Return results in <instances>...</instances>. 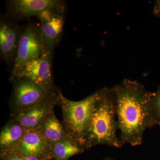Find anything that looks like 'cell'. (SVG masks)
<instances>
[{
	"mask_svg": "<svg viewBox=\"0 0 160 160\" xmlns=\"http://www.w3.org/2000/svg\"><path fill=\"white\" fill-rule=\"evenodd\" d=\"M120 138L123 144L132 146L142 145L146 129L155 126L149 112V103L153 92L139 82L125 79L112 87Z\"/></svg>",
	"mask_w": 160,
	"mask_h": 160,
	"instance_id": "6da1fadb",
	"label": "cell"
},
{
	"mask_svg": "<svg viewBox=\"0 0 160 160\" xmlns=\"http://www.w3.org/2000/svg\"><path fill=\"white\" fill-rule=\"evenodd\" d=\"M119 129L114 93L104 87L92 112L85 138L86 150L97 145L121 148L124 144L118 136Z\"/></svg>",
	"mask_w": 160,
	"mask_h": 160,
	"instance_id": "7a4b0ae2",
	"label": "cell"
},
{
	"mask_svg": "<svg viewBox=\"0 0 160 160\" xmlns=\"http://www.w3.org/2000/svg\"><path fill=\"white\" fill-rule=\"evenodd\" d=\"M104 88L80 101L68 100L60 93L57 105L62 109V122L66 132L78 143L85 147V138L90 119Z\"/></svg>",
	"mask_w": 160,
	"mask_h": 160,
	"instance_id": "3957f363",
	"label": "cell"
},
{
	"mask_svg": "<svg viewBox=\"0 0 160 160\" xmlns=\"http://www.w3.org/2000/svg\"><path fill=\"white\" fill-rule=\"evenodd\" d=\"M9 81L12 86L9 101L10 118L38 105H57L61 91L56 92L49 91L25 78H14L9 79Z\"/></svg>",
	"mask_w": 160,
	"mask_h": 160,
	"instance_id": "277c9868",
	"label": "cell"
},
{
	"mask_svg": "<svg viewBox=\"0 0 160 160\" xmlns=\"http://www.w3.org/2000/svg\"><path fill=\"white\" fill-rule=\"evenodd\" d=\"M53 52H45L41 57L29 61L11 74L10 79L25 78L31 81L43 89L60 92L55 85L52 73Z\"/></svg>",
	"mask_w": 160,
	"mask_h": 160,
	"instance_id": "5b68a950",
	"label": "cell"
},
{
	"mask_svg": "<svg viewBox=\"0 0 160 160\" xmlns=\"http://www.w3.org/2000/svg\"><path fill=\"white\" fill-rule=\"evenodd\" d=\"M66 6L47 10L38 17L45 52H53L61 41L66 19Z\"/></svg>",
	"mask_w": 160,
	"mask_h": 160,
	"instance_id": "8992f818",
	"label": "cell"
},
{
	"mask_svg": "<svg viewBox=\"0 0 160 160\" xmlns=\"http://www.w3.org/2000/svg\"><path fill=\"white\" fill-rule=\"evenodd\" d=\"M45 53L39 24L29 22L20 39L17 56L11 74L29 61L41 57Z\"/></svg>",
	"mask_w": 160,
	"mask_h": 160,
	"instance_id": "52a82bcc",
	"label": "cell"
},
{
	"mask_svg": "<svg viewBox=\"0 0 160 160\" xmlns=\"http://www.w3.org/2000/svg\"><path fill=\"white\" fill-rule=\"evenodd\" d=\"M65 4L64 1L61 0H9L6 2L5 16L17 22L32 17H38L45 11Z\"/></svg>",
	"mask_w": 160,
	"mask_h": 160,
	"instance_id": "ba28073f",
	"label": "cell"
},
{
	"mask_svg": "<svg viewBox=\"0 0 160 160\" xmlns=\"http://www.w3.org/2000/svg\"><path fill=\"white\" fill-rule=\"evenodd\" d=\"M25 27L13 20L1 16L0 19V52L1 58L12 70L17 56L20 39Z\"/></svg>",
	"mask_w": 160,
	"mask_h": 160,
	"instance_id": "9c48e42d",
	"label": "cell"
},
{
	"mask_svg": "<svg viewBox=\"0 0 160 160\" xmlns=\"http://www.w3.org/2000/svg\"><path fill=\"white\" fill-rule=\"evenodd\" d=\"M13 151L18 152L25 157L40 156L52 158L51 144L38 129L26 130L22 138Z\"/></svg>",
	"mask_w": 160,
	"mask_h": 160,
	"instance_id": "30bf717a",
	"label": "cell"
},
{
	"mask_svg": "<svg viewBox=\"0 0 160 160\" xmlns=\"http://www.w3.org/2000/svg\"><path fill=\"white\" fill-rule=\"evenodd\" d=\"M56 105L46 104L33 106L10 118L16 121L26 130L38 129Z\"/></svg>",
	"mask_w": 160,
	"mask_h": 160,
	"instance_id": "8fae6325",
	"label": "cell"
},
{
	"mask_svg": "<svg viewBox=\"0 0 160 160\" xmlns=\"http://www.w3.org/2000/svg\"><path fill=\"white\" fill-rule=\"evenodd\" d=\"M26 131V129L16 121L10 118L1 129L0 156L14 150Z\"/></svg>",
	"mask_w": 160,
	"mask_h": 160,
	"instance_id": "7c38bea8",
	"label": "cell"
},
{
	"mask_svg": "<svg viewBox=\"0 0 160 160\" xmlns=\"http://www.w3.org/2000/svg\"><path fill=\"white\" fill-rule=\"evenodd\" d=\"M38 129L51 144L69 137L62 123L56 116L53 109L48 114Z\"/></svg>",
	"mask_w": 160,
	"mask_h": 160,
	"instance_id": "4fadbf2b",
	"label": "cell"
},
{
	"mask_svg": "<svg viewBox=\"0 0 160 160\" xmlns=\"http://www.w3.org/2000/svg\"><path fill=\"white\" fill-rule=\"evenodd\" d=\"M85 147L68 137L51 144V153L55 160H69L76 155L82 153Z\"/></svg>",
	"mask_w": 160,
	"mask_h": 160,
	"instance_id": "5bb4252c",
	"label": "cell"
},
{
	"mask_svg": "<svg viewBox=\"0 0 160 160\" xmlns=\"http://www.w3.org/2000/svg\"><path fill=\"white\" fill-rule=\"evenodd\" d=\"M149 112L156 126H160V84L150 98Z\"/></svg>",
	"mask_w": 160,
	"mask_h": 160,
	"instance_id": "9a60e30c",
	"label": "cell"
},
{
	"mask_svg": "<svg viewBox=\"0 0 160 160\" xmlns=\"http://www.w3.org/2000/svg\"><path fill=\"white\" fill-rule=\"evenodd\" d=\"M0 157L1 160H26L25 157L16 151L9 152Z\"/></svg>",
	"mask_w": 160,
	"mask_h": 160,
	"instance_id": "2e32d148",
	"label": "cell"
},
{
	"mask_svg": "<svg viewBox=\"0 0 160 160\" xmlns=\"http://www.w3.org/2000/svg\"><path fill=\"white\" fill-rule=\"evenodd\" d=\"M26 160H51L52 158L50 157L40 156H32L25 157Z\"/></svg>",
	"mask_w": 160,
	"mask_h": 160,
	"instance_id": "e0dca14e",
	"label": "cell"
},
{
	"mask_svg": "<svg viewBox=\"0 0 160 160\" xmlns=\"http://www.w3.org/2000/svg\"><path fill=\"white\" fill-rule=\"evenodd\" d=\"M154 13L160 15V1H157L154 6Z\"/></svg>",
	"mask_w": 160,
	"mask_h": 160,
	"instance_id": "ac0fdd59",
	"label": "cell"
},
{
	"mask_svg": "<svg viewBox=\"0 0 160 160\" xmlns=\"http://www.w3.org/2000/svg\"><path fill=\"white\" fill-rule=\"evenodd\" d=\"M102 160H115L111 157H106L103 158Z\"/></svg>",
	"mask_w": 160,
	"mask_h": 160,
	"instance_id": "d6986e66",
	"label": "cell"
}]
</instances>
